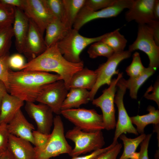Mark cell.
Returning a JSON list of instances; mask_svg holds the SVG:
<instances>
[{
    "label": "cell",
    "mask_w": 159,
    "mask_h": 159,
    "mask_svg": "<svg viewBox=\"0 0 159 159\" xmlns=\"http://www.w3.org/2000/svg\"><path fill=\"white\" fill-rule=\"evenodd\" d=\"M60 80L62 78L57 74L37 71L14 72L11 70L8 92L24 101L34 102L44 86Z\"/></svg>",
    "instance_id": "1"
},
{
    "label": "cell",
    "mask_w": 159,
    "mask_h": 159,
    "mask_svg": "<svg viewBox=\"0 0 159 159\" xmlns=\"http://www.w3.org/2000/svg\"><path fill=\"white\" fill-rule=\"evenodd\" d=\"M83 67L82 61L75 63L67 60L60 52L56 43L47 48L41 54L26 63L21 70L56 73L61 77L69 90L72 76Z\"/></svg>",
    "instance_id": "2"
},
{
    "label": "cell",
    "mask_w": 159,
    "mask_h": 159,
    "mask_svg": "<svg viewBox=\"0 0 159 159\" xmlns=\"http://www.w3.org/2000/svg\"><path fill=\"white\" fill-rule=\"evenodd\" d=\"M107 34L87 37L81 35L78 31L72 28L57 44L60 52L67 60L73 63H79L82 61L80 56L82 51L90 44L102 40Z\"/></svg>",
    "instance_id": "3"
},
{
    "label": "cell",
    "mask_w": 159,
    "mask_h": 159,
    "mask_svg": "<svg viewBox=\"0 0 159 159\" xmlns=\"http://www.w3.org/2000/svg\"><path fill=\"white\" fill-rule=\"evenodd\" d=\"M65 137L75 144L69 154L72 158L102 148L105 144L101 130L86 132L75 126L67 132Z\"/></svg>",
    "instance_id": "4"
},
{
    "label": "cell",
    "mask_w": 159,
    "mask_h": 159,
    "mask_svg": "<svg viewBox=\"0 0 159 159\" xmlns=\"http://www.w3.org/2000/svg\"><path fill=\"white\" fill-rule=\"evenodd\" d=\"M54 128L44 149L35 151V159H50L63 154L68 155L72 150L64 134L63 122L61 117L57 115L54 117Z\"/></svg>",
    "instance_id": "5"
},
{
    "label": "cell",
    "mask_w": 159,
    "mask_h": 159,
    "mask_svg": "<svg viewBox=\"0 0 159 159\" xmlns=\"http://www.w3.org/2000/svg\"><path fill=\"white\" fill-rule=\"evenodd\" d=\"M61 114L84 131L94 132L105 129L102 115L94 109H71L62 110Z\"/></svg>",
    "instance_id": "6"
},
{
    "label": "cell",
    "mask_w": 159,
    "mask_h": 159,
    "mask_svg": "<svg viewBox=\"0 0 159 159\" xmlns=\"http://www.w3.org/2000/svg\"><path fill=\"white\" fill-rule=\"evenodd\" d=\"M139 50L145 53L149 60L148 67L155 69L159 66V46L156 44L151 29L147 24L138 25L137 38L129 46L132 52Z\"/></svg>",
    "instance_id": "7"
},
{
    "label": "cell",
    "mask_w": 159,
    "mask_h": 159,
    "mask_svg": "<svg viewBox=\"0 0 159 159\" xmlns=\"http://www.w3.org/2000/svg\"><path fill=\"white\" fill-rule=\"evenodd\" d=\"M122 77L123 73H119L116 78L112 79L109 87L103 91L102 94L92 101L93 105L101 109L105 129L108 130L114 129L116 126L114 98L117 84Z\"/></svg>",
    "instance_id": "8"
},
{
    "label": "cell",
    "mask_w": 159,
    "mask_h": 159,
    "mask_svg": "<svg viewBox=\"0 0 159 159\" xmlns=\"http://www.w3.org/2000/svg\"><path fill=\"white\" fill-rule=\"evenodd\" d=\"M131 53L128 50L115 52L107 58L106 62L100 65L95 70L97 79L93 88L90 91V101L94 99L98 90L102 86L105 84L110 85L112 77L119 73V70H117L118 64L122 60L130 57Z\"/></svg>",
    "instance_id": "9"
},
{
    "label": "cell",
    "mask_w": 159,
    "mask_h": 159,
    "mask_svg": "<svg viewBox=\"0 0 159 159\" xmlns=\"http://www.w3.org/2000/svg\"><path fill=\"white\" fill-rule=\"evenodd\" d=\"M133 1V0H117L112 6L97 11L91 10L84 6L75 20L73 29L79 31L83 26L93 20L115 17L124 9H129Z\"/></svg>",
    "instance_id": "10"
},
{
    "label": "cell",
    "mask_w": 159,
    "mask_h": 159,
    "mask_svg": "<svg viewBox=\"0 0 159 159\" xmlns=\"http://www.w3.org/2000/svg\"><path fill=\"white\" fill-rule=\"evenodd\" d=\"M125 79L122 77L116 85V93L114 98V103L118 110V118L116 125V129L112 143L116 144L118 143L117 139L124 133H132L138 135V133L132 123L130 119L127 112L123 102V97L127 88Z\"/></svg>",
    "instance_id": "11"
},
{
    "label": "cell",
    "mask_w": 159,
    "mask_h": 159,
    "mask_svg": "<svg viewBox=\"0 0 159 159\" xmlns=\"http://www.w3.org/2000/svg\"><path fill=\"white\" fill-rule=\"evenodd\" d=\"M69 90L63 80H57L44 86L36 101L47 105L53 113L59 115Z\"/></svg>",
    "instance_id": "12"
},
{
    "label": "cell",
    "mask_w": 159,
    "mask_h": 159,
    "mask_svg": "<svg viewBox=\"0 0 159 159\" xmlns=\"http://www.w3.org/2000/svg\"><path fill=\"white\" fill-rule=\"evenodd\" d=\"M22 10L43 35L48 25L55 18L49 11L44 0H24Z\"/></svg>",
    "instance_id": "13"
},
{
    "label": "cell",
    "mask_w": 159,
    "mask_h": 159,
    "mask_svg": "<svg viewBox=\"0 0 159 159\" xmlns=\"http://www.w3.org/2000/svg\"><path fill=\"white\" fill-rule=\"evenodd\" d=\"M25 109L31 118L35 121L37 130L44 134H50L53 123V112L47 105L41 103L26 102Z\"/></svg>",
    "instance_id": "14"
},
{
    "label": "cell",
    "mask_w": 159,
    "mask_h": 159,
    "mask_svg": "<svg viewBox=\"0 0 159 159\" xmlns=\"http://www.w3.org/2000/svg\"><path fill=\"white\" fill-rule=\"evenodd\" d=\"M47 48L43 35L29 19V27L23 53L29 61L43 53Z\"/></svg>",
    "instance_id": "15"
},
{
    "label": "cell",
    "mask_w": 159,
    "mask_h": 159,
    "mask_svg": "<svg viewBox=\"0 0 159 159\" xmlns=\"http://www.w3.org/2000/svg\"><path fill=\"white\" fill-rule=\"evenodd\" d=\"M155 0H133L125 14L128 22L134 21L138 25L147 24L155 19L153 7Z\"/></svg>",
    "instance_id": "16"
},
{
    "label": "cell",
    "mask_w": 159,
    "mask_h": 159,
    "mask_svg": "<svg viewBox=\"0 0 159 159\" xmlns=\"http://www.w3.org/2000/svg\"><path fill=\"white\" fill-rule=\"evenodd\" d=\"M7 127L10 134L34 144L32 135L33 131L35 129L34 126L26 120L21 109L7 124Z\"/></svg>",
    "instance_id": "17"
},
{
    "label": "cell",
    "mask_w": 159,
    "mask_h": 159,
    "mask_svg": "<svg viewBox=\"0 0 159 159\" xmlns=\"http://www.w3.org/2000/svg\"><path fill=\"white\" fill-rule=\"evenodd\" d=\"M13 24L16 49L19 53H23L28 31L29 19L23 10L16 7Z\"/></svg>",
    "instance_id": "18"
},
{
    "label": "cell",
    "mask_w": 159,
    "mask_h": 159,
    "mask_svg": "<svg viewBox=\"0 0 159 159\" xmlns=\"http://www.w3.org/2000/svg\"><path fill=\"white\" fill-rule=\"evenodd\" d=\"M7 149L14 159H35V150L30 142L10 134Z\"/></svg>",
    "instance_id": "19"
},
{
    "label": "cell",
    "mask_w": 159,
    "mask_h": 159,
    "mask_svg": "<svg viewBox=\"0 0 159 159\" xmlns=\"http://www.w3.org/2000/svg\"><path fill=\"white\" fill-rule=\"evenodd\" d=\"M24 101L8 93L3 97L0 108V124H8L21 107Z\"/></svg>",
    "instance_id": "20"
},
{
    "label": "cell",
    "mask_w": 159,
    "mask_h": 159,
    "mask_svg": "<svg viewBox=\"0 0 159 159\" xmlns=\"http://www.w3.org/2000/svg\"><path fill=\"white\" fill-rule=\"evenodd\" d=\"M71 29L61 21L54 19L48 25L45 29L44 40L47 47L62 39Z\"/></svg>",
    "instance_id": "21"
},
{
    "label": "cell",
    "mask_w": 159,
    "mask_h": 159,
    "mask_svg": "<svg viewBox=\"0 0 159 159\" xmlns=\"http://www.w3.org/2000/svg\"><path fill=\"white\" fill-rule=\"evenodd\" d=\"M97 77L95 70L83 67L73 75L70 82L69 89L77 88L90 90L96 83Z\"/></svg>",
    "instance_id": "22"
},
{
    "label": "cell",
    "mask_w": 159,
    "mask_h": 159,
    "mask_svg": "<svg viewBox=\"0 0 159 159\" xmlns=\"http://www.w3.org/2000/svg\"><path fill=\"white\" fill-rule=\"evenodd\" d=\"M69 91L62 105V110L79 108L90 101V91L86 89L73 88H70Z\"/></svg>",
    "instance_id": "23"
},
{
    "label": "cell",
    "mask_w": 159,
    "mask_h": 159,
    "mask_svg": "<svg viewBox=\"0 0 159 159\" xmlns=\"http://www.w3.org/2000/svg\"><path fill=\"white\" fill-rule=\"evenodd\" d=\"M148 114L130 117L131 122L136 126L137 131L140 134L144 133V129L148 125L152 124L154 126H159V110L149 105L147 109Z\"/></svg>",
    "instance_id": "24"
},
{
    "label": "cell",
    "mask_w": 159,
    "mask_h": 159,
    "mask_svg": "<svg viewBox=\"0 0 159 159\" xmlns=\"http://www.w3.org/2000/svg\"><path fill=\"white\" fill-rule=\"evenodd\" d=\"M146 136L144 133L136 138H131L127 137L124 134L121 135L119 138L123 142L124 148L123 153L119 159H138L139 152L135 151Z\"/></svg>",
    "instance_id": "25"
},
{
    "label": "cell",
    "mask_w": 159,
    "mask_h": 159,
    "mask_svg": "<svg viewBox=\"0 0 159 159\" xmlns=\"http://www.w3.org/2000/svg\"><path fill=\"white\" fill-rule=\"evenodd\" d=\"M156 69L149 67L145 68L143 72L135 77L125 79L127 88L129 90L130 96L133 99H136L138 90L145 81L155 72Z\"/></svg>",
    "instance_id": "26"
},
{
    "label": "cell",
    "mask_w": 159,
    "mask_h": 159,
    "mask_svg": "<svg viewBox=\"0 0 159 159\" xmlns=\"http://www.w3.org/2000/svg\"><path fill=\"white\" fill-rule=\"evenodd\" d=\"M86 0H63L66 25L70 29L72 27L79 12L84 6Z\"/></svg>",
    "instance_id": "27"
},
{
    "label": "cell",
    "mask_w": 159,
    "mask_h": 159,
    "mask_svg": "<svg viewBox=\"0 0 159 159\" xmlns=\"http://www.w3.org/2000/svg\"><path fill=\"white\" fill-rule=\"evenodd\" d=\"M119 29L107 33L101 41L108 45L114 52H117L124 51L127 40L119 32Z\"/></svg>",
    "instance_id": "28"
},
{
    "label": "cell",
    "mask_w": 159,
    "mask_h": 159,
    "mask_svg": "<svg viewBox=\"0 0 159 159\" xmlns=\"http://www.w3.org/2000/svg\"><path fill=\"white\" fill-rule=\"evenodd\" d=\"M14 36L12 25L0 26V57L9 53Z\"/></svg>",
    "instance_id": "29"
},
{
    "label": "cell",
    "mask_w": 159,
    "mask_h": 159,
    "mask_svg": "<svg viewBox=\"0 0 159 159\" xmlns=\"http://www.w3.org/2000/svg\"><path fill=\"white\" fill-rule=\"evenodd\" d=\"M114 53L108 45L101 40L91 44L87 50L89 57L92 59L99 56H103L108 58Z\"/></svg>",
    "instance_id": "30"
},
{
    "label": "cell",
    "mask_w": 159,
    "mask_h": 159,
    "mask_svg": "<svg viewBox=\"0 0 159 159\" xmlns=\"http://www.w3.org/2000/svg\"><path fill=\"white\" fill-rule=\"evenodd\" d=\"M44 1L49 11L54 17L62 21L67 26L63 0H44Z\"/></svg>",
    "instance_id": "31"
},
{
    "label": "cell",
    "mask_w": 159,
    "mask_h": 159,
    "mask_svg": "<svg viewBox=\"0 0 159 159\" xmlns=\"http://www.w3.org/2000/svg\"><path fill=\"white\" fill-rule=\"evenodd\" d=\"M132 59L130 64L125 71L130 78L136 77L141 74L145 67L143 64L139 53L136 52L132 55Z\"/></svg>",
    "instance_id": "32"
},
{
    "label": "cell",
    "mask_w": 159,
    "mask_h": 159,
    "mask_svg": "<svg viewBox=\"0 0 159 159\" xmlns=\"http://www.w3.org/2000/svg\"><path fill=\"white\" fill-rule=\"evenodd\" d=\"M16 8L0 2V26L12 25L13 24Z\"/></svg>",
    "instance_id": "33"
},
{
    "label": "cell",
    "mask_w": 159,
    "mask_h": 159,
    "mask_svg": "<svg viewBox=\"0 0 159 159\" xmlns=\"http://www.w3.org/2000/svg\"><path fill=\"white\" fill-rule=\"evenodd\" d=\"M9 52L0 57V80L4 84L7 90L9 73L11 70L9 64Z\"/></svg>",
    "instance_id": "34"
},
{
    "label": "cell",
    "mask_w": 159,
    "mask_h": 159,
    "mask_svg": "<svg viewBox=\"0 0 159 159\" xmlns=\"http://www.w3.org/2000/svg\"><path fill=\"white\" fill-rule=\"evenodd\" d=\"M117 0H86L84 6L88 9L97 11L109 7Z\"/></svg>",
    "instance_id": "35"
},
{
    "label": "cell",
    "mask_w": 159,
    "mask_h": 159,
    "mask_svg": "<svg viewBox=\"0 0 159 159\" xmlns=\"http://www.w3.org/2000/svg\"><path fill=\"white\" fill-rule=\"evenodd\" d=\"M50 134L42 133L38 130H33L34 147L35 151H41L45 147L50 137Z\"/></svg>",
    "instance_id": "36"
},
{
    "label": "cell",
    "mask_w": 159,
    "mask_h": 159,
    "mask_svg": "<svg viewBox=\"0 0 159 159\" xmlns=\"http://www.w3.org/2000/svg\"><path fill=\"white\" fill-rule=\"evenodd\" d=\"M144 97L145 98L155 101L159 107V81L157 80L153 85L147 89Z\"/></svg>",
    "instance_id": "37"
},
{
    "label": "cell",
    "mask_w": 159,
    "mask_h": 159,
    "mask_svg": "<svg viewBox=\"0 0 159 159\" xmlns=\"http://www.w3.org/2000/svg\"><path fill=\"white\" fill-rule=\"evenodd\" d=\"M9 135L7 124H0V152H4L7 149Z\"/></svg>",
    "instance_id": "38"
},
{
    "label": "cell",
    "mask_w": 159,
    "mask_h": 159,
    "mask_svg": "<svg viewBox=\"0 0 159 159\" xmlns=\"http://www.w3.org/2000/svg\"><path fill=\"white\" fill-rule=\"evenodd\" d=\"M122 148L121 144L118 143L112 148L102 153L95 159H117Z\"/></svg>",
    "instance_id": "39"
},
{
    "label": "cell",
    "mask_w": 159,
    "mask_h": 159,
    "mask_svg": "<svg viewBox=\"0 0 159 159\" xmlns=\"http://www.w3.org/2000/svg\"><path fill=\"white\" fill-rule=\"evenodd\" d=\"M24 57L19 54H16L10 56L9 64L10 68L21 70L25 64Z\"/></svg>",
    "instance_id": "40"
},
{
    "label": "cell",
    "mask_w": 159,
    "mask_h": 159,
    "mask_svg": "<svg viewBox=\"0 0 159 159\" xmlns=\"http://www.w3.org/2000/svg\"><path fill=\"white\" fill-rule=\"evenodd\" d=\"M152 134L146 135L145 139L140 144V150L138 159H149L148 153V149Z\"/></svg>",
    "instance_id": "41"
},
{
    "label": "cell",
    "mask_w": 159,
    "mask_h": 159,
    "mask_svg": "<svg viewBox=\"0 0 159 159\" xmlns=\"http://www.w3.org/2000/svg\"><path fill=\"white\" fill-rule=\"evenodd\" d=\"M116 144H114L112 143L106 148L95 150L89 154L83 156L72 157L70 159H95L100 155L111 148Z\"/></svg>",
    "instance_id": "42"
},
{
    "label": "cell",
    "mask_w": 159,
    "mask_h": 159,
    "mask_svg": "<svg viewBox=\"0 0 159 159\" xmlns=\"http://www.w3.org/2000/svg\"><path fill=\"white\" fill-rule=\"evenodd\" d=\"M152 30L154 40L159 46V21L153 20L147 24Z\"/></svg>",
    "instance_id": "43"
},
{
    "label": "cell",
    "mask_w": 159,
    "mask_h": 159,
    "mask_svg": "<svg viewBox=\"0 0 159 159\" xmlns=\"http://www.w3.org/2000/svg\"><path fill=\"white\" fill-rule=\"evenodd\" d=\"M24 1V0H0V2L3 4L18 8L22 10Z\"/></svg>",
    "instance_id": "44"
},
{
    "label": "cell",
    "mask_w": 159,
    "mask_h": 159,
    "mask_svg": "<svg viewBox=\"0 0 159 159\" xmlns=\"http://www.w3.org/2000/svg\"><path fill=\"white\" fill-rule=\"evenodd\" d=\"M153 13L154 19L159 20V0H155L153 7Z\"/></svg>",
    "instance_id": "45"
},
{
    "label": "cell",
    "mask_w": 159,
    "mask_h": 159,
    "mask_svg": "<svg viewBox=\"0 0 159 159\" xmlns=\"http://www.w3.org/2000/svg\"><path fill=\"white\" fill-rule=\"evenodd\" d=\"M8 90L4 84L0 80V108L2 100L8 92Z\"/></svg>",
    "instance_id": "46"
},
{
    "label": "cell",
    "mask_w": 159,
    "mask_h": 159,
    "mask_svg": "<svg viewBox=\"0 0 159 159\" xmlns=\"http://www.w3.org/2000/svg\"><path fill=\"white\" fill-rule=\"evenodd\" d=\"M0 159H14L13 157L7 149L3 152L0 157Z\"/></svg>",
    "instance_id": "47"
},
{
    "label": "cell",
    "mask_w": 159,
    "mask_h": 159,
    "mask_svg": "<svg viewBox=\"0 0 159 159\" xmlns=\"http://www.w3.org/2000/svg\"><path fill=\"white\" fill-rule=\"evenodd\" d=\"M3 152H0V157L1 156V155Z\"/></svg>",
    "instance_id": "48"
}]
</instances>
